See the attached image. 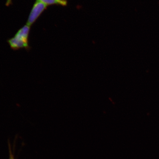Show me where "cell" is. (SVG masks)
<instances>
[{
	"instance_id": "obj_1",
	"label": "cell",
	"mask_w": 159,
	"mask_h": 159,
	"mask_svg": "<svg viewBox=\"0 0 159 159\" xmlns=\"http://www.w3.org/2000/svg\"><path fill=\"white\" fill-rule=\"evenodd\" d=\"M30 26L27 25L20 29L14 36L9 40L10 47L13 49L29 47V37Z\"/></svg>"
},
{
	"instance_id": "obj_3",
	"label": "cell",
	"mask_w": 159,
	"mask_h": 159,
	"mask_svg": "<svg viewBox=\"0 0 159 159\" xmlns=\"http://www.w3.org/2000/svg\"><path fill=\"white\" fill-rule=\"evenodd\" d=\"M47 6L52 5H58L66 6L67 5L66 0H39Z\"/></svg>"
},
{
	"instance_id": "obj_2",
	"label": "cell",
	"mask_w": 159,
	"mask_h": 159,
	"mask_svg": "<svg viewBox=\"0 0 159 159\" xmlns=\"http://www.w3.org/2000/svg\"><path fill=\"white\" fill-rule=\"evenodd\" d=\"M48 6L39 0H36L28 19L27 25L31 27L41 15Z\"/></svg>"
},
{
	"instance_id": "obj_4",
	"label": "cell",
	"mask_w": 159,
	"mask_h": 159,
	"mask_svg": "<svg viewBox=\"0 0 159 159\" xmlns=\"http://www.w3.org/2000/svg\"><path fill=\"white\" fill-rule=\"evenodd\" d=\"M9 159H15L13 155L12 154L11 149H10V158Z\"/></svg>"
}]
</instances>
